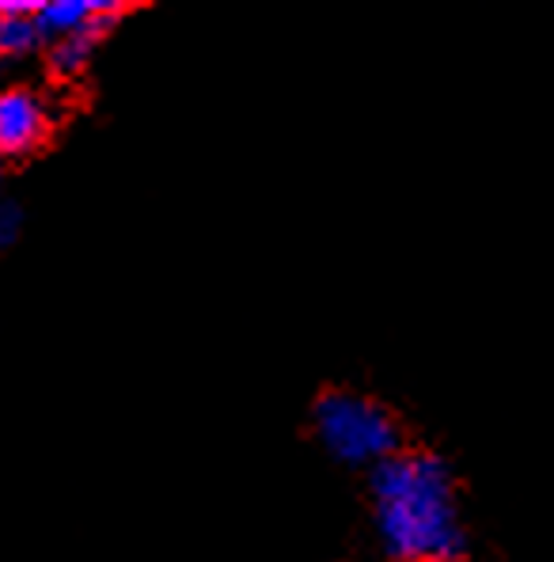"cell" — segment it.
Wrapping results in <instances>:
<instances>
[{
  "mask_svg": "<svg viewBox=\"0 0 554 562\" xmlns=\"http://www.w3.org/2000/svg\"><path fill=\"white\" fill-rule=\"evenodd\" d=\"M380 540L399 562H452L463 551L449 468L426 452H395L372 471Z\"/></svg>",
  "mask_w": 554,
  "mask_h": 562,
  "instance_id": "6da1fadb",
  "label": "cell"
},
{
  "mask_svg": "<svg viewBox=\"0 0 554 562\" xmlns=\"http://www.w3.org/2000/svg\"><path fill=\"white\" fill-rule=\"evenodd\" d=\"M316 434L342 464H384L399 449V426L380 403L353 392H330L316 403Z\"/></svg>",
  "mask_w": 554,
  "mask_h": 562,
  "instance_id": "7a4b0ae2",
  "label": "cell"
},
{
  "mask_svg": "<svg viewBox=\"0 0 554 562\" xmlns=\"http://www.w3.org/2000/svg\"><path fill=\"white\" fill-rule=\"evenodd\" d=\"M49 137V106L31 88H0V156H31Z\"/></svg>",
  "mask_w": 554,
  "mask_h": 562,
  "instance_id": "3957f363",
  "label": "cell"
},
{
  "mask_svg": "<svg viewBox=\"0 0 554 562\" xmlns=\"http://www.w3.org/2000/svg\"><path fill=\"white\" fill-rule=\"evenodd\" d=\"M122 15V4H99V0H46L38 4V31L43 38H99Z\"/></svg>",
  "mask_w": 554,
  "mask_h": 562,
  "instance_id": "277c9868",
  "label": "cell"
},
{
  "mask_svg": "<svg viewBox=\"0 0 554 562\" xmlns=\"http://www.w3.org/2000/svg\"><path fill=\"white\" fill-rule=\"evenodd\" d=\"M38 38H43V31H38L35 15H0V54H31L38 46Z\"/></svg>",
  "mask_w": 554,
  "mask_h": 562,
  "instance_id": "5b68a950",
  "label": "cell"
},
{
  "mask_svg": "<svg viewBox=\"0 0 554 562\" xmlns=\"http://www.w3.org/2000/svg\"><path fill=\"white\" fill-rule=\"evenodd\" d=\"M92 46H95V38H65V43H54L49 61H54V69L61 72V77H77L88 65V57H92Z\"/></svg>",
  "mask_w": 554,
  "mask_h": 562,
  "instance_id": "8992f818",
  "label": "cell"
},
{
  "mask_svg": "<svg viewBox=\"0 0 554 562\" xmlns=\"http://www.w3.org/2000/svg\"><path fill=\"white\" fill-rule=\"evenodd\" d=\"M0 15H38L35 0H0Z\"/></svg>",
  "mask_w": 554,
  "mask_h": 562,
  "instance_id": "52a82bcc",
  "label": "cell"
},
{
  "mask_svg": "<svg viewBox=\"0 0 554 562\" xmlns=\"http://www.w3.org/2000/svg\"><path fill=\"white\" fill-rule=\"evenodd\" d=\"M15 225H20V213L12 205H0V244L15 236Z\"/></svg>",
  "mask_w": 554,
  "mask_h": 562,
  "instance_id": "ba28073f",
  "label": "cell"
}]
</instances>
